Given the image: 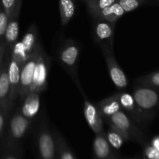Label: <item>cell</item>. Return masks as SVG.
<instances>
[{
    "label": "cell",
    "instance_id": "1",
    "mask_svg": "<svg viewBox=\"0 0 159 159\" xmlns=\"http://www.w3.org/2000/svg\"><path fill=\"white\" fill-rule=\"evenodd\" d=\"M79 56L80 48L79 44L75 40L70 39L64 41L57 52L59 62L76 84L79 91H82L83 89H82L77 77V65Z\"/></svg>",
    "mask_w": 159,
    "mask_h": 159
},
{
    "label": "cell",
    "instance_id": "2",
    "mask_svg": "<svg viewBox=\"0 0 159 159\" xmlns=\"http://www.w3.org/2000/svg\"><path fill=\"white\" fill-rule=\"evenodd\" d=\"M43 50L40 42L37 41L34 51H32L28 58L23 65L20 71V92H19V100L21 102L29 94L32 83L34 70L38 61L40 52Z\"/></svg>",
    "mask_w": 159,
    "mask_h": 159
},
{
    "label": "cell",
    "instance_id": "3",
    "mask_svg": "<svg viewBox=\"0 0 159 159\" xmlns=\"http://www.w3.org/2000/svg\"><path fill=\"white\" fill-rule=\"evenodd\" d=\"M25 61L23 57L16 53L9 52V64H8V74H9V83H10V96H9V106L12 110L15 106L16 102L19 99L20 83V71Z\"/></svg>",
    "mask_w": 159,
    "mask_h": 159
},
{
    "label": "cell",
    "instance_id": "4",
    "mask_svg": "<svg viewBox=\"0 0 159 159\" xmlns=\"http://www.w3.org/2000/svg\"><path fill=\"white\" fill-rule=\"evenodd\" d=\"M37 146L42 159H54L55 155L54 137L46 120H41L37 132Z\"/></svg>",
    "mask_w": 159,
    "mask_h": 159
},
{
    "label": "cell",
    "instance_id": "5",
    "mask_svg": "<svg viewBox=\"0 0 159 159\" xmlns=\"http://www.w3.org/2000/svg\"><path fill=\"white\" fill-rule=\"evenodd\" d=\"M50 68V57L47 55L43 49L40 52L34 70L30 93H40L48 87V72Z\"/></svg>",
    "mask_w": 159,
    "mask_h": 159
},
{
    "label": "cell",
    "instance_id": "6",
    "mask_svg": "<svg viewBox=\"0 0 159 159\" xmlns=\"http://www.w3.org/2000/svg\"><path fill=\"white\" fill-rule=\"evenodd\" d=\"M93 25L94 40L102 49L113 50V38L116 23L95 19Z\"/></svg>",
    "mask_w": 159,
    "mask_h": 159
},
{
    "label": "cell",
    "instance_id": "7",
    "mask_svg": "<svg viewBox=\"0 0 159 159\" xmlns=\"http://www.w3.org/2000/svg\"><path fill=\"white\" fill-rule=\"evenodd\" d=\"M102 53H103L110 79L115 86L120 89H124L127 88L128 85V79L121 67L116 61L114 54H113V50L102 49Z\"/></svg>",
    "mask_w": 159,
    "mask_h": 159
},
{
    "label": "cell",
    "instance_id": "8",
    "mask_svg": "<svg viewBox=\"0 0 159 159\" xmlns=\"http://www.w3.org/2000/svg\"><path fill=\"white\" fill-rule=\"evenodd\" d=\"M32 121L25 117L19 109L12 114L8 124V137L11 141H18L26 135L29 130Z\"/></svg>",
    "mask_w": 159,
    "mask_h": 159
},
{
    "label": "cell",
    "instance_id": "9",
    "mask_svg": "<svg viewBox=\"0 0 159 159\" xmlns=\"http://www.w3.org/2000/svg\"><path fill=\"white\" fill-rule=\"evenodd\" d=\"M104 120L107 122L109 126L114 127L124 136L125 140H129L131 136H134L138 133L136 125L134 124L124 110L117 112Z\"/></svg>",
    "mask_w": 159,
    "mask_h": 159
},
{
    "label": "cell",
    "instance_id": "10",
    "mask_svg": "<svg viewBox=\"0 0 159 159\" xmlns=\"http://www.w3.org/2000/svg\"><path fill=\"white\" fill-rule=\"evenodd\" d=\"M132 96L136 105L142 112L154 110L158 103V93L149 86L138 87L134 90Z\"/></svg>",
    "mask_w": 159,
    "mask_h": 159
},
{
    "label": "cell",
    "instance_id": "11",
    "mask_svg": "<svg viewBox=\"0 0 159 159\" xmlns=\"http://www.w3.org/2000/svg\"><path fill=\"white\" fill-rule=\"evenodd\" d=\"M80 93L84 98V116L88 125L96 134L105 133L104 120L101 116L96 106L89 100L83 90L80 91Z\"/></svg>",
    "mask_w": 159,
    "mask_h": 159
},
{
    "label": "cell",
    "instance_id": "12",
    "mask_svg": "<svg viewBox=\"0 0 159 159\" xmlns=\"http://www.w3.org/2000/svg\"><path fill=\"white\" fill-rule=\"evenodd\" d=\"M37 43V29L35 23H33L25 35L20 42L17 41L12 49L16 51L20 55L23 57L25 61L28 58L30 54L34 51Z\"/></svg>",
    "mask_w": 159,
    "mask_h": 159
},
{
    "label": "cell",
    "instance_id": "13",
    "mask_svg": "<svg viewBox=\"0 0 159 159\" xmlns=\"http://www.w3.org/2000/svg\"><path fill=\"white\" fill-rule=\"evenodd\" d=\"M9 57L4 60L1 74H0V109L4 111L10 112L9 106V96H10V83H9V74H8V64Z\"/></svg>",
    "mask_w": 159,
    "mask_h": 159
},
{
    "label": "cell",
    "instance_id": "14",
    "mask_svg": "<svg viewBox=\"0 0 159 159\" xmlns=\"http://www.w3.org/2000/svg\"><path fill=\"white\" fill-rule=\"evenodd\" d=\"M40 93H30L20 102L19 110L26 118L33 120L40 108Z\"/></svg>",
    "mask_w": 159,
    "mask_h": 159
},
{
    "label": "cell",
    "instance_id": "15",
    "mask_svg": "<svg viewBox=\"0 0 159 159\" xmlns=\"http://www.w3.org/2000/svg\"><path fill=\"white\" fill-rule=\"evenodd\" d=\"M117 96L122 110L125 113L126 112L128 113L135 120L140 122L142 120L143 112L136 105L133 96L127 93L122 92V93H118Z\"/></svg>",
    "mask_w": 159,
    "mask_h": 159
},
{
    "label": "cell",
    "instance_id": "16",
    "mask_svg": "<svg viewBox=\"0 0 159 159\" xmlns=\"http://www.w3.org/2000/svg\"><path fill=\"white\" fill-rule=\"evenodd\" d=\"M96 106L103 120L122 110V107L118 99L117 93H115L113 96L102 99Z\"/></svg>",
    "mask_w": 159,
    "mask_h": 159
},
{
    "label": "cell",
    "instance_id": "17",
    "mask_svg": "<svg viewBox=\"0 0 159 159\" xmlns=\"http://www.w3.org/2000/svg\"><path fill=\"white\" fill-rule=\"evenodd\" d=\"M20 12H16L9 20L7 28H6V34L4 36V41L6 44V48L9 51L12 50L15 43L17 42L20 32L19 27V18H20Z\"/></svg>",
    "mask_w": 159,
    "mask_h": 159
},
{
    "label": "cell",
    "instance_id": "18",
    "mask_svg": "<svg viewBox=\"0 0 159 159\" xmlns=\"http://www.w3.org/2000/svg\"><path fill=\"white\" fill-rule=\"evenodd\" d=\"M125 13L126 12H124L123 8L120 6L117 2H116L113 5L105 8L100 12L96 13L93 17L98 20H103L112 22V23H116L117 20L120 19Z\"/></svg>",
    "mask_w": 159,
    "mask_h": 159
},
{
    "label": "cell",
    "instance_id": "19",
    "mask_svg": "<svg viewBox=\"0 0 159 159\" xmlns=\"http://www.w3.org/2000/svg\"><path fill=\"white\" fill-rule=\"evenodd\" d=\"M93 150L98 159H106L110 155V144H109L105 133L96 134L93 142Z\"/></svg>",
    "mask_w": 159,
    "mask_h": 159
},
{
    "label": "cell",
    "instance_id": "20",
    "mask_svg": "<svg viewBox=\"0 0 159 159\" xmlns=\"http://www.w3.org/2000/svg\"><path fill=\"white\" fill-rule=\"evenodd\" d=\"M59 10L61 23L62 26H67L75 12V6L73 0H59Z\"/></svg>",
    "mask_w": 159,
    "mask_h": 159
},
{
    "label": "cell",
    "instance_id": "21",
    "mask_svg": "<svg viewBox=\"0 0 159 159\" xmlns=\"http://www.w3.org/2000/svg\"><path fill=\"white\" fill-rule=\"evenodd\" d=\"M109 144L114 148L115 149H120L124 144V141H126L122 134L118 130H116L114 127L110 126V130L107 132L106 135Z\"/></svg>",
    "mask_w": 159,
    "mask_h": 159
},
{
    "label": "cell",
    "instance_id": "22",
    "mask_svg": "<svg viewBox=\"0 0 159 159\" xmlns=\"http://www.w3.org/2000/svg\"><path fill=\"white\" fill-rule=\"evenodd\" d=\"M117 0H93V1L87 2V8H88L89 12L93 16H94L96 13L100 12L101 10L105 8L111 6L115 3Z\"/></svg>",
    "mask_w": 159,
    "mask_h": 159
},
{
    "label": "cell",
    "instance_id": "23",
    "mask_svg": "<svg viewBox=\"0 0 159 159\" xmlns=\"http://www.w3.org/2000/svg\"><path fill=\"white\" fill-rule=\"evenodd\" d=\"M2 7L10 19L16 12L20 11L22 0H1Z\"/></svg>",
    "mask_w": 159,
    "mask_h": 159
},
{
    "label": "cell",
    "instance_id": "24",
    "mask_svg": "<svg viewBox=\"0 0 159 159\" xmlns=\"http://www.w3.org/2000/svg\"><path fill=\"white\" fill-rule=\"evenodd\" d=\"M144 0H117V2L125 12H131L138 9Z\"/></svg>",
    "mask_w": 159,
    "mask_h": 159
},
{
    "label": "cell",
    "instance_id": "25",
    "mask_svg": "<svg viewBox=\"0 0 159 159\" xmlns=\"http://www.w3.org/2000/svg\"><path fill=\"white\" fill-rule=\"evenodd\" d=\"M138 82L144 86L159 87V71L141 78Z\"/></svg>",
    "mask_w": 159,
    "mask_h": 159
},
{
    "label": "cell",
    "instance_id": "26",
    "mask_svg": "<svg viewBox=\"0 0 159 159\" xmlns=\"http://www.w3.org/2000/svg\"><path fill=\"white\" fill-rule=\"evenodd\" d=\"M9 19L7 14L2 7L0 9V42L4 40V36L6 34L8 23H9Z\"/></svg>",
    "mask_w": 159,
    "mask_h": 159
},
{
    "label": "cell",
    "instance_id": "27",
    "mask_svg": "<svg viewBox=\"0 0 159 159\" xmlns=\"http://www.w3.org/2000/svg\"><path fill=\"white\" fill-rule=\"evenodd\" d=\"M9 114V112L4 111L0 109V135L4 131L6 126H7Z\"/></svg>",
    "mask_w": 159,
    "mask_h": 159
},
{
    "label": "cell",
    "instance_id": "28",
    "mask_svg": "<svg viewBox=\"0 0 159 159\" xmlns=\"http://www.w3.org/2000/svg\"><path fill=\"white\" fill-rule=\"evenodd\" d=\"M145 155L148 159H159V152L152 146L146 148Z\"/></svg>",
    "mask_w": 159,
    "mask_h": 159
},
{
    "label": "cell",
    "instance_id": "29",
    "mask_svg": "<svg viewBox=\"0 0 159 159\" xmlns=\"http://www.w3.org/2000/svg\"><path fill=\"white\" fill-rule=\"evenodd\" d=\"M6 44L5 43L4 40H2V42H0V74H1L2 68L3 63H4L5 57H6Z\"/></svg>",
    "mask_w": 159,
    "mask_h": 159
},
{
    "label": "cell",
    "instance_id": "30",
    "mask_svg": "<svg viewBox=\"0 0 159 159\" xmlns=\"http://www.w3.org/2000/svg\"><path fill=\"white\" fill-rule=\"evenodd\" d=\"M152 146L159 152V136L155 137L152 141Z\"/></svg>",
    "mask_w": 159,
    "mask_h": 159
},
{
    "label": "cell",
    "instance_id": "31",
    "mask_svg": "<svg viewBox=\"0 0 159 159\" xmlns=\"http://www.w3.org/2000/svg\"><path fill=\"white\" fill-rule=\"evenodd\" d=\"M6 159H16V158L13 156H9V157H8V158H6Z\"/></svg>",
    "mask_w": 159,
    "mask_h": 159
},
{
    "label": "cell",
    "instance_id": "32",
    "mask_svg": "<svg viewBox=\"0 0 159 159\" xmlns=\"http://www.w3.org/2000/svg\"><path fill=\"white\" fill-rule=\"evenodd\" d=\"M84 2H91V1H93V0H83Z\"/></svg>",
    "mask_w": 159,
    "mask_h": 159
},
{
    "label": "cell",
    "instance_id": "33",
    "mask_svg": "<svg viewBox=\"0 0 159 159\" xmlns=\"http://www.w3.org/2000/svg\"><path fill=\"white\" fill-rule=\"evenodd\" d=\"M2 8V4H1V0H0V9Z\"/></svg>",
    "mask_w": 159,
    "mask_h": 159
}]
</instances>
